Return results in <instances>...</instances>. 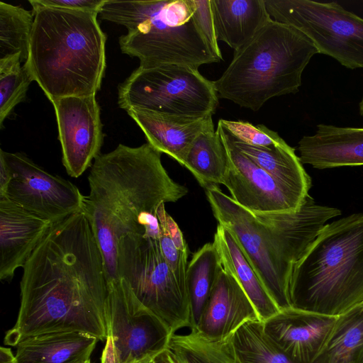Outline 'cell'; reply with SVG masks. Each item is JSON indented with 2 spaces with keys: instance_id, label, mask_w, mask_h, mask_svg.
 Segmentation results:
<instances>
[{
  "instance_id": "1",
  "label": "cell",
  "mask_w": 363,
  "mask_h": 363,
  "mask_svg": "<svg viewBox=\"0 0 363 363\" xmlns=\"http://www.w3.org/2000/svg\"><path fill=\"white\" fill-rule=\"evenodd\" d=\"M107 296L104 258L82 209L52 223L26 261L17 319L4 344L55 333L104 340Z\"/></svg>"
},
{
  "instance_id": "2",
  "label": "cell",
  "mask_w": 363,
  "mask_h": 363,
  "mask_svg": "<svg viewBox=\"0 0 363 363\" xmlns=\"http://www.w3.org/2000/svg\"><path fill=\"white\" fill-rule=\"evenodd\" d=\"M161 155L148 143L135 147L119 144L99 155L91 166L82 211L101 250L108 281L118 279L120 239L129 234L144 236L157 220L160 205L188 193L169 176Z\"/></svg>"
},
{
  "instance_id": "3",
  "label": "cell",
  "mask_w": 363,
  "mask_h": 363,
  "mask_svg": "<svg viewBox=\"0 0 363 363\" xmlns=\"http://www.w3.org/2000/svg\"><path fill=\"white\" fill-rule=\"evenodd\" d=\"M206 193L218 224L233 235L280 311L291 307L289 285L296 262L341 211L318 205L308 195L296 211L257 213L238 204L218 186Z\"/></svg>"
},
{
  "instance_id": "4",
  "label": "cell",
  "mask_w": 363,
  "mask_h": 363,
  "mask_svg": "<svg viewBox=\"0 0 363 363\" xmlns=\"http://www.w3.org/2000/svg\"><path fill=\"white\" fill-rule=\"evenodd\" d=\"M30 5L34 21L23 67L33 81L50 101L96 95L106 66L99 13Z\"/></svg>"
},
{
  "instance_id": "5",
  "label": "cell",
  "mask_w": 363,
  "mask_h": 363,
  "mask_svg": "<svg viewBox=\"0 0 363 363\" xmlns=\"http://www.w3.org/2000/svg\"><path fill=\"white\" fill-rule=\"evenodd\" d=\"M291 307L339 316L363 303V213L327 223L296 262Z\"/></svg>"
},
{
  "instance_id": "6",
  "label": "cell",
  "mask_w": 363,
  "mask_h": 363,
  "mask_svg": "<svg viewBox=\"0 0 363 363\" xmlns=\"http://www.w3.org/2000/svg\"><path fill=\"white\" fill-rule=\"evenodd\" d=\"M318 53L302 32L271 19L234 52L228 68L213 82L220 98L255 111L271 98L298 91L302 73Z\"/></svg>"
},
{
  "instance_id": "7",
  "label": "cell",
  "mask_w": 363,
  "mask_h": 363,
  "mask_svg": "<svg viewBox=\"0 0 363 363\" xmlns=\"http://www.w3.org/2000/svg\"><path fill=\"white\" fill-rule=\"evenodd\" d=\"M194 0H105L100 18L124 26L119 38L123 53L140 65H177L198 69L219 62L194 17Z\"/></svg>"
},
{
  "instance_id": "8",
  "label": "cell",
  "mask_w": 363,
  "mask_h": 363,
  "mask_svg": "<svg viewBox=\"0 0 363 363\" xmlns=\"http://www.w3.org/2000/svg\"><path fill=\"white\" fill-rule=\"evenodd\" d=\"M117 276L172 334L191 328L188 291L164 259L158 239L137 234L122 237L118 245Z\"/></svg>"
},
{
  "instance_id": "9",
  "label": "cell",
  "mask_w": 363,
  "mask_h": 363,
  "mask_svg": "<svg viewBox=\"0 0 363 363\" xmlns=\"http://www.w3.org/2000/svg\"><path fill=\"white\" fill-rule=\"evenodd\" d=\"M118 104L165 114H213L218 95L213 82L198 69L177 65L139 66L118 86Z\"/></svg>"
},
{
  "instance_id": "10",
  "label": "cell",
  "mask_w": 363,
  "mask_h": 363,
  "mask_svg": "<svg viewBox=\"0 0 363 363\" xmlns=\"http://www.w3.org/2000/svg\"><path fill=\"white\" fill-rule=\"evenodd\" d=\"M106 314L101 363H149L167 350L172 333L123 279L108 281Z\"/></svg>"
},
{
  "instance_id": "11",
  "label": "cell",
  "mask_w": 363,
  "mask_h": 363,
  "mask_svg": "<svg viewBox=\"0 0 363 363\" xmlns=\"http://www.w3.org/2000/svg\"><path fill=\"white\" fill-rule=\"evenodd\" d=\"M270 18L306 35L318 53L349 69L363 68V18L337 2L264 0Z\"/></svg>"
},
{
  "instance_id": "12",
  "label": "cell",
  "mask_w": 363,
  "mask_h": 363,
  "mask_svg": "<svg viewBox=\"0 0 363 363\" xmlns=\"http://www.w3.org/2000/svg\"><path fill=\"white\" fill-rule=\"evenodd\" d=\"M0 157L10 173L0 196L51 223L82 209L84 196L70 181L49 173L23 153L1 149Z\"/></svg>"
},
{
  "instance_id": "13",
  "label": "cell",
  "mask_w": 363,
  "mask_h": 363,
  "mask_svg": "<svg viewBox=\"0 0 363 363\" xmlns=\"http://www.w3.org/2000/svg\"><path fill=\"white\" fill-rule=\"evenodd\" d=\"M217 130L229 157V169L223 184L238 204L257 213L289 212L301 206L306 197L281 184L243 154L218 123Z\"/></svg>"
},
{
  "instance_id": "14",
  "label": "cell",
  "mask_w": 363,
  "mask_h": 363,
  "mask_svg": "<svg viewBox=\"0 0 363 363\" xmlns=\"http://www.w3.org/2000/svg\"><path fill=\"white\" fill-rule=\"evenodd\" d=\"M58 127L62 164L72 177H80L100 155L104 134L96 95L51 101Z\"/></svg>"
},
{
  "instance_id": "15",
  "label": "cell",
  "mask_w": 363,
  "mask_h": 363,
  "mask_svg": "<svg viewBox=\"0 0 363 363\" xmlns=\"http://www.w3.org/2000/svg\"><path fill=\"white\" fill-rule=\"evenodd\" d=\"M337 316L294 307L262 322L267 336L295 363H313L325 344Z\"/></svg>"
},
{
  "instance_id": "16",
  "label": "cell",
  "mask_w": 363,
  "mask_h": 363,
  "mask_svg": "<svg viewBox=\"0 0 363 363\" xmlns=\"http://www.w3.org/2000/svg\"><path fill=\"white\" fill-rule=\"evenodd\" d=\"M52 223L0 196V279L10 281Z\"/></svg>"
},
{
  "instance_id": "17",
  "label": "cell",
  "mask_w": 363,
  "mask_h": 363,
  "mask_svg": "<svg viewBox=\"0 0 363 363\" xmlns=\"http://www.w3.org/2000/svg\"><path fill=\"white\" fill-rule=\"evenodd\" d=\"M253 320H259L254 305L236 279L222 268L195 329L210 340L223 342Z\"/></svg>"
},
{
  "instance_id": "18",
  "label": "cell",
  "mask_w": 363,
  "mask_h": 363,
  "mask_svg": "<svg viewBox=\"0 0 363 363\" xmlns=\"http://www.w3.org/2000/svg\"><path fill=\"white\" fill-rule=\"evenodd\" d=\"M126 112L141 128L148 143L182 165L198 135L214 128L212 114L179 116L139 108Z\"/></svg>"
},
{
  "instance_id": "19",
  "label": "cell",
  "mask_w": 363,
  "mask_h": 363,
  "mask_svg": "<svg viewBox=\"0 0 363 363\" xmlns=\"http://www.w3.org/2000/svg\"><path fill=\"white\" fill-rule=\"evenodd\" d=\"M298 150L301 163L316 169L363 165V128L318 124L313 135L300 140Z\"/></svg>"
},
{
  "instance_id": "20",
  "label": "cell",
  "mask_w": 363,
  "mask_h": 363,
  "mask_svg": "<svg viewBox=\"0 0 363 363\" xmlns=\"http://www.w3.org/2000/svg\"><path fill=\"white\" fill-rule=\"evenodd\" d=\"M218 41L235 51L247 43L272 18L264 0H211Z\"/></svg>"
},
{
  "instance_id": "21",
  "label": "cell",
  "mask_w": 363,
  "mask_h": 363,
  "mask_svg": "<svg viewBox=\"0 0 363 363\" xmlns=\"http://www.w3.org/2000/svg\"><path fill=\"white\" fill-rule=\"evenodd\" d=\"M99 340L82 333H55L27 338L16 347V363H85Z\"/></svg>"
},
{
  "instance_id": "22",
  "label": "cell",
  "mask_w": 363,
  "mask_h": 363,
  "mask_svg": "<svg viewBox=\"0 0 363 363\" xmlns=\"http://www.w3.org/2000/svg\"><path fill=\"white\" fill-rule=\"evenodd\" d=\"M219 255L223 268L239 283L252 303L259 320H267L280 311L233 235L218 225L213 242Z\"/></svg>"
},
{
  "instance_id": "23",
  "label": "cell",
  "mask_w": 363,
  "mask_h": 363,
  "mask_svg": "<svg viewBox=\"0 0 363 363\" xmlns=\"http://www.w3.org/2000/svg\"><path fill=\"white\" fill-rule=\"evenodd\" d=\"M230 135L234 145L243 154L276 180L303 198L309 195L311 179L296 155L294 148L287 143L273 147H257Z\"/></svg>"
},
{
  "instance_id": "24",
  "label": "cell",
  "mask_w": 363,
  "mask_h": 363,
  "mask_svg": "<svg viewBox=\"0 0 363 363\" xmlns=\"http://www.w3.org/2000/svg\"><path fill=\"white\" fill-rule=\"evenodd\" d=\"M183 166L206 189L223 184L229 169V157L217 130L208 129L198 135L188 151Z\"/></svg>"
},
{
  "instance_id": "25",
  "label": "cell",
  "mask_w": 363,
  "mask_h": 363,
  "mask_svg": "<svg viewBox=\"0 0 363 363\" xmlns=\"http://www.w3.org/2000/svg\"><path fill=\"white\" fill-rule=\"evenodd\" d=\"M313 363H363V303L337 317Z\"/></svg>"
},
{
  "instance_id": "26",
  "label": "cell",
  "mask_w": 363,
  "mask_h": 363,
  "mask_svg": "<svg viewBox=\"0 0 363 363\" xmlns=\"http://www.w3.org/2000/svg\"><path fill=\"white\" fill-rule=\"evenodd\" d=\"M222 268L213 242L201 247L188 264L186 281L191 311L190 328L197 326Z\"/></svg>"
},
{
  "instance_id": "27",
  "label": "cell",
  "mask_w": 363,
  "mask_h": 363,
  "mask_svg": "<svg viewBox=\"0 0 363 363\" xmlns=\"http://www.w3.org/2000/svg\"><path fill=\"white\" fill-rule=\"evenodd\" d=\"M226 340L237 363H295L267 336L259 320L247 321Z\"/></svg>"
},
{
  "instance_id": "28",
  "label": "cell",
  "mask_w": 363,
  "mask_h": 363,
  "mask_svg": "<svg viewBox=\"0 0 363 363\" xmlns=\"http://www.w3.org/2000/svg\"><path fill=\"white\" fill-rule=\"evenodd\" d=\"M167 351L174 363H237L227 340H210L195 328L173 334Z\"/></svg>"
},
{
  "instance_id": "29",
  "label": "cell",
  "mask_w": 363,
  "mask_h": 363,
  "mask_svg": "<svg viewBox=\"0 0 363 363\" xmlns=\"http://www.w3.org/2000/svg\"><path fill=\"white\" fill-rule=\"evenodd\" d=\"M33 21L32 11L0 2V59L21 54L22 62H26Z\"/></svg>"
},
{
  "instance_id": "30",
  "label": "cell",
  "mask_w": 363,
  "mask_h": 363,
  "mask_svg": "<svg viewBox=\"0 0 363 363\" xmlns=\"http://www.w3.org/2000/svg\"><path fill=\"white\" fill-rule=\"evenodd\" d=\"M21 55L16 54L0 59V126L26 96L30 75L21 63Z\"/></svg>"
},
{
  "instance_id": "31",
  "label": "cell",
  "mask_w": 363,
  "mask_h": 363,
  "mask_svg": "<svg viewBox=\"0 0 363 363\" xmlns=\"http://www.w3.org/2000/svg\"><path fill=\"white\" fill-rule=\"evenodd\" d=\"M218 123L232 136L250 145L273 147L286 143L277 132L264 125H254L249 122L224 119L219 120Z\"/></svg>"
},
{
  "instance_id": "32",
  "label": "cell",
  "mask_w": 363,
  "mask_h": 363,
  "mask_svg": "<svg viewBox=\"0 0 363 363\" xmlns=\"http://www.w3.org/2000/svg\"><path fill=\"white\" fill-rule=\"evenodd\" d=\"M167 213L164 203H162L157 211V216L160 225V235L158 239L160 246L164 259L174 274L177 281L184 289L188 291L186 270L189 252H182L178 249L169 236L165 222Z\"/></svg>"
},
{
  "instance_id": "33",
  "label": "cell",
  "mask_w": 363,
  "mask_h": 363,
  "mask_svg": "<svg viewBox=\"0 0 363 363\" xmlns=\"http://www.w3.org/2000/svg\"><path fill=\"white\" fill-rule=\"evenodd\" d=\"M194 4L196 26L215 56L220 61L223 57L215 32L211 0H194Z\"/></svg>"
},
{
  "instance_id": "34",
  "label": "cell",
  "mask_w": 363,
  "mask_h": 363,
  "mask_svg": "<svg viewBox=\"0 0 363 363\" xmlns=\"http://www.w3.org/2000/svg\"><path fill=\"white\" fill-rule=\"evenodd\" d=\"M105 0H30L38 6L99 13Z\"/></svg>"
},
{
  "instance_id": "35",
  "label": "cell",
  "mask_w": 363,
  "mask_h": 363,
  "mask_svg": "<svg viewBox=\"0 0 363 363\" xmlns=\"http://www.w3.org/2000/svg\"><path fill=\"white\" fill-rule=\"evenodd\" d=\"M165 222L168 233L177 248L182 252H189L188 245L177 223L168 213L166 215Z\"/></svg>"
},
{
  "instance_id": "36",
  "label": "cell",
  "mask_w": 363,
  "mask_h": 363,
  "mask_svg": "<svg viewBox=\"0 0 363 363\" xmlns=\"http://www.w3.org/2000/svg\"><path fill=\"white\" fill-rule=\"evenodd\" d=\"M10 181V173L7 165L0 157V194H4Z\"/></svg>"
},
{
  "instance_id": "37",
  "label": "cell",
  "mask_w": 363,
  "mask_h": 363,
  "mask_svg": "<svg viewBox=\"0 0 363 363\" xmlns=\"http://www.w3.org/2000/svg\"><path fill=\"white\" fill-rule=\"evenodd\" d=\"M0 363H16L15 355L12 353L11 348L0 347Z\"/></svg>"
},
{
  "instance_id": "38",
  "label": "cell",
  "mask_w": 363,
  "mask_h": 363,
  "mask_svg": "<svg viewBox=\"0 0 363 363\" xmlns=\"http://www.w3.org/2000/svg\"><path fill=\"white\" fill-rule=\"evenodd\" d=\"M152 363H174V362L169 356L168 352L165 350L156 357L153 359Z\"/></svg>"
},
{
  "instance_id": "39",
  "label": "cell",
  "mask_w": 363,
  "mask_h": 363,
  "mask_svg": "<svg viewBox=\"0 0 363 363\" xmlns=\"http://www.w3.org/2000/svg\"><path fill=\"white\" fill-rule=\"evenodd\" d=\"M359 113H360L361 116H363V94H362L361 101L359 104Z\"/></svg>"
},
{
  "instance_id": "40",
  "label": "cell",
  "mask_w": 363,
  "mask_h": 363,
  "mask_svg": "<svg viewBox=\"0 0 363 363\" xmlns=\"http://www.w3.org/2000/svg\"><path fill=\"white\" fill-rule=\"evenodd\" d=\"M149 363H152V362H149Z\"/></svg>"
},
{
  "instance_id": "41",
  "label": "cell",
  "mask_w": 363,
  "mask_h": 363,
  "mask_svg": "<svg viewBox=\"0 0 363 363\" xmlns=\"http://www.w3.org/2000/svg\"></svg>"
}]
</instances>
